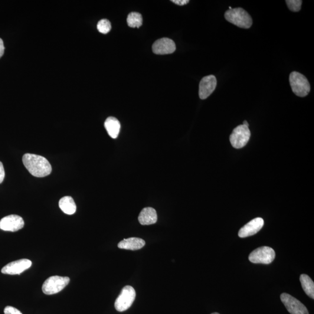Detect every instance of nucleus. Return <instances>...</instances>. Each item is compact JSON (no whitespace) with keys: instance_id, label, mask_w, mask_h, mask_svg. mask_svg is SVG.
<instances>
[{"instance_id":"nucleus-27","label":"nucleus","mask_w":314,"mask_h":314,"mask_svg":"<svg viewBox=\"0 0 314 314\" xmlns=\"http://www.w3.org/2000/svg\"><path fill=\"white\" fill-rule=\"evenodd\" d=\"M220 314L217 313H212V314Z\"/></svg>"},{"instance_id":"nucleus-14","label":"nucleus","mask_w":314,"mask_h":314,"mask_svg":"<svg viewBox=\"0 0 314 314\" xmlns=\"http://www.w3.org/2000/svg\"><path fill=\"white\" fill-rule=\"evenodd\" d=\"M146 242L142 238L130 237L120 241L118 246L121 249L137 250L145 246Z\"/></svg>"},{"instance_id":"nucleus-19","label":"nucleus","mask_w":314,"mask_h":314,"mask_svg":"<svg viewBox=\"0 0 314 314\" xmlns=\"http://www.w3.org/2000/svg\"><path fill=\"white\" fill-rule=\"evenodd\" d=\"M127 23L130 28H139L143 24L142 16L138 12H131L127 16Z\"/></svg>"},{"instance_id":"nucleus-9","label":"nucleus","mask_w":314,"mask_h":314,"mask_svg":"<svg viewBox=\"0 0 314 314\" xmlns=\"http://www.w3.org/2000/svg\"><path fill=\"white\" fill-rule=\"evenodd\" d=\"M24 221L20 216L10 215L0 221V229L4 231L16 232L24 227Z\"/></svg>"},{"instance_id":"nucleus-5","label":"nucleus","mask_w":314,"mask_h":314,"mask_svg":"<svg viewBox=\"0 0 314 314\" xmlns=\"http://www.w3.org/2000/svg\"><path fill=\"white\" fill-rule=\"evenodd\" d=\"M136 298V291L130 286L124 287L115 302V308L119 312H125L132 306Z\"/></svg>"},{"instance_id":"nucleus-22","label":"nucleus","mask_w":314,"mask_h":314,"mask_svg":"<svg viewBox=\"0 0 314 314\" xmlns=\"http://www.w3.org/2000/svg\"><path fill=\"white\" fill-rule=\"evenodd\" d=\"M4 312L5 314H22L20 311L11 306H6Z\"/></svg>"},{"instance_id":"nucleus-18","label":"nucleus","mask_w":314,"mask_h":314,"mask_svg":"<svg viewBox=\"0 0 314 314\" xmlns=\"http://www.w3.org/2000/svg\"><path fill=\"white\" fill-rule=\"evenodd\" d=\"M303 289L311 298L314 299V283L310 277L307 275L302 274L300 278Z\"/></svg>"},{"instance_id":"nucleus-13","label":"nucleus","mask_w":314,"mask_h":314,"mask_svg":"<svg viewBox=\"0 0 314 314\" xmlns=\"http://www.w3.org/2000/svg\"><path fill=\"white\" fill-rule=\"evenodd\" d=\"M264 221L263 218H256L251 220L238 232V236L244 238L256 235L263 227Z\"/></svg>"},{"instance_id":"nucleus-24","label":"nucleus","mask_w":314,"mask_h":314,"mask_svg":"<svg viewBox=\"0 0 314 314\" xmlns=\"http://www.w3.org/2000/svg\"><path fill=\"white\" fill-rule=\"evenodd\" d=\"M172 2L179 5H185L188 4L189 2V0H172Z\"/></svg>"},{"instance_id":"nucleus-16","label":"nucleus","mask_w":314,"mask_h":314,"mask_svg":"<svg viewBox=\"0 0 314 314\" xmlns=\"http://www.w3.org/2000/svg\"><path fill=\"white\" fill-rule=\"evenodd\" d=\"M104 126L111 138H117L120 129V124L118 120L113 117H109L105 121Z\"/></svg>"},{"instance_id":"nucleus-11","label":"nucleus","mask_w":314,"mask_h":314,"mask_svg":"<svg viewBox=\"0 0 314 314\" xmlns=\"http://www.w3.org/2000/svg\"><path fill=\"white\" fill-rule=\"evenodd\" d=\"M217 84V78L214 75H209L202 78L199 84V98L201 100L207 99L214 92Z\"/></svg>"},{"instance_id":"nucleus-15","label":"nucleus","mask_w":314,"mask_h":314,"mask_svg":"<svg viewBox=\"0 0 314 314\" xmlns=\"http://www.w3.org/2000/svg\"><path fill=\"white\" fill-rule=\"evenodd\" d=\"M158 218L156 209L152 207L143 208L138 217L140 224L142 225L155 224Z\"/></svg>"},{"instance_id":"nucleus-17","label":"nucleus","mask_w":314,"mask_h":314,"mask_svg":"<svg viewBox=\"0 0 314 314\" xmlns=\"http://www.w3.org/2000/svg\"><path fill=\"white\" fill-rule=\"evenodd\" d=\"M59 206L65 214L73 215L77 211V205L74 199L70 196H65L59 201Z\"/></svg>"},{"instance_id":"nucleus-21","label":"nucleus","mask_w":314,"mask_h":314,"mask_svg":"<svg viewBox=\"0 0 314 314\" xmlns=\"http://www.w3.org/2000/svg\"><path fill=\"white\" fill-rule=\"evenodd\" d=\"M286 2L290 11L299 12L302 8L303 1L301 0H287Z\"/></svg>"},{"instance_id":"nucleus-25","label":"nucleus","mask_w":314,"mask_h":314,"mask_svg":"<svg viewBox=\"0 0 314 314\" xmlns=\"http://www.w3.org/2000/svg\"><path fill=\"white\" fill-rule=\"evenodd\" d=\"M4 42H3L1 39H0V58L4 55Z\"/></svg>"},{"instance_id":"nucleus-1","label":"nucleus","mask_w":314,"mask_h":314,"mask_svg":"<svg viewBox=\"0 0 314 314\" xmlns=\"http://www.w3.org/2000/svg\"><path fill=\"white\" fill-rule=\"evenodd\" d=\"M22 161L25 168L35 177H45L51 172V164L44 157L33 154H26L23 156Z\"/></svg>"},{"instance_id":"nucleus-23","label":"nucleus","mask_w":314,"mask_h":314,"mask_svg":"<svg viewBox=\"0 0 314 314\" xmlns=\"http://www.w3.org/2000/svg\"><path fill=\"white\" fill-rule=\"evenodd\" d=\"M5 178V171L2 163L0 161V184L4 181Z\"/></svg>"},{"instance_id":"nucleus-10","label":"nucleus","mask_w":314,"mask_h":314,"mask_svg":"<svg viewBox=\"0 0 314 314\" xmlns=\"http://www.w3.org/2000/svg\"><path fill=\"white\" fill-rule=\"evenodd\" d=\"M32 261L28 259H21L11 262L2 268L1 273L6 275H20L32 266Z\"/></svg>"},{"instance_id":"nucleus-4","label":"nucleus","mask_w":314,"mask_h":314,"mask_svg":"<svg viewBox=\"0 0 314 314\" xmlns=\"http://www.w3.org/2000/svg\"><path fill=\"white\" fill-rule=\"evenodd\" d=\"M70 282V277L53 276L48 277L42 286V292L51 295L60 292Z\"/></svg>"},{"instance_id":"nucleus-12","label":"nucleus","mask_w":314,"mask_h":314,"mask_svg":"<svg viewBox=\"0 0 314 314\" xmlns=\"http://www.w3.org/2000/svg\"><path fill=\"white\" fill-rule=\"evenodd\" d=\"M154 53L158 55L172 54L176 50L175 42L168 38L158 39L153 45Z\"/></svg>"},{"instance_id":"nucleus-3","label":"nucleus","mask_w":314,"mask_h":314,"mask_svg":"<svg viewBox=\"0 0 314 314\" xmlns=\"http://www.w3.org/2000/svg\"><path fill=\"white\" fill-rule=\"evenodd\" d=\"M289 81L293 92L296 96L304 97L309 94L310 84L305 76L297 72H292L290 75Z\"/></svg>"},{"instance_id":"nucleus-20","label":"nucleus","mask_w":314,"mask_h":314,"mask_svg":"<svg viewBox=\"0 0 314 314\" xmlns=\"http://www.w3.org/2000/svg\"><path fill=\"white\" fill-rule=\"evenodd\" d=\"M97 29L101 34H108L111 29L110 22L106 19H101V20L98 23Z\"/></svg>"},{"instance_id":"nucleus-8","label":"nucleus","mask_w":314,"mask_h":314,"mask_svg":"<svg viewBox=\"0 0 314 314\" xmlns=\"http://www.w3.org/2000/svg\"><path fill=\"white\" fill-rule=\"evenodd\" d=\"M280 300L291 314H309L306 307L290 294L282 293L280 295Z\"/></svg>"},{"instance_id":"nucleus-26","label":"nucleus","mask_w":314,"mask_h":314,"mask_svg":"<svg viewBox=\"0 0 314 314\" xmlns=\"http://www.w3.org/2000/svg\"><path fill=\"white\" fill-rule=\"evenodd\" d=\"M242 125H243L244 126H246L247 127H248V126H249V125H248V123L247 120H244V122H243V123L242 124Z\"/></svg>"},{"instance_id":"nucleus-7","label":"nucleus","mask_w":314,"mask_h":314,"mask_svg":"<svg viewBox=\"0 0 314 314\" xmlns=\"http://www.w3.org/2000/svg\"><path fill=\"white\" fill-rule=\"evenodd\" d=\"M251 136L248 127L241 125L236 127L230 136V142L235 149H241L246 146Z\"/></svg>"},{"instance_id":"nucleus-2","label":"nucleus","mask_w":314,"mask_h":314,"mask_svg":"<svg viewBox=\"0 0 314 314\" xmlns=\"http://www.w3.org/2000/svg\"><path fill=\"white\" fill-rule=\"evenodd\" d=\"M225 18L229 22L241 28L248 29L253 25L251 16L241 8L229 9L225 12Z\"/></svg>"},{"instance_id":"nucleus-6","label":"nucleus","mask_w":314,"mask_h":314,"mask_svg":"<svg viewBox=\"0 0 314 314\" xmlns=\"http://www.w3.org/2000/svg\"><path fill=\"white\" fill-rule=\"evenodd\" d=\"M275 258V252L273 248L264 246L257 248L250 254L248 259L254 264H270Z\"/></svg>"}]
</instances>
